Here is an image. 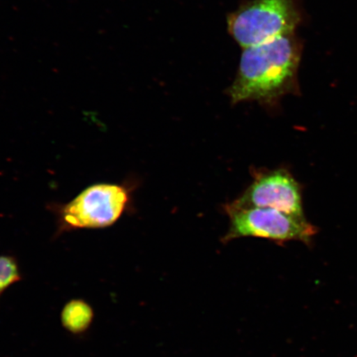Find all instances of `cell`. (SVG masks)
Returning <instances> with one entry per match:
<instances>
[{"mask_svg":"<svg viewBox=\"0 0 357 357\" xmlns=\"http://www.w3.org/2000/svg\"><path fill=\"white\" fill-rule=\"evenodd\" d=\"M301 22L296 0H250L227 17V31L243 49L294 33Z\"/></svg>","mask_w":357,"mask_h":357,"instance_id":"2","label":"cell"},{"mask_svg":"<svg viewBox=\"0 0 357 357\" xmlns=\"http://www.w3.org/2000/svg\"><path fill=\"white\" fill-rule=\"evenodd\" d=\"M24 278L16 257L10 255L0 256V298L12 285L19 283Z\"/></svg>","mask_w":357,"mask_h":357,"instance_id":"7","label":"cell"},{"mask_svg":"<svg viewBox=\"0 0 357 357\" xmlns=\"http://www.w3.org/2000/svg\"><path fill=\"white\" fill-rule=\"evenodd\" d=\"M95 319V311L83 298H73L66 303L61 312V323L67 332L75 337L83 336Z\"/></svg>","mask_w":357,"mask_h":357,"instance_id":"6","label":"cell"},{"mask_svg":"<svg viewBox=\"0 0 357 357\" xmlns=\"http://www.w3.org/2000/svg\"><path fill=\"white\" fill-rule=\"evenodd\" d=\"M129 192L113 184L89 186L59 211L60 230L102 229L113 225L126 211Z\"/></svg>","mask_w":357,"mask_h":357,"instance_id":"4","label":"cell"},{"mask_svg":"<svg viewBox=\"0 0 357 357\" xmlns=\"http://www.w3.org/2000/svg\"><path fill=\"white\" fill-rule=\"evenodd\" d=\"M252 182L230 203L238 208H273L298 217L303 213L302 186L284 167L251 169Z\"/></svg>","mask_w":357,"mask_h":357,"instance_id":"5","label":"cell"},{"mask_svg":"<svg viewBox=\"0 0 357 357\" xmlns=\"http://www.w3.org/2000/svg\"><path fill=\"white\" fill-rule=\"evenodd\" d=\"M230 226L223 236V243L242 238H265L283 245L289 241H300L310 245L318 229L305 217H298L267 208H238L225 205Z\"/></svg>","mask_w":357,"mask_h":357,"instance_id":"3","label":"cell"},{"mask_svg":"<svg viewBox=\"0 0 357 357\" xmlns=\"http://www.w3.org/2000/svg\"><path fill=\"white\" fill-rule=\"evenodd\" d=\"M301 54L302 45L294 33L244 48L238 73L227 91L231 104L257 102L272 109L284 96L300 92Z\"/></svg>","mask_w":357,"mask_h":357,"instance_id":"1","label":"cell"}]
</instances>
